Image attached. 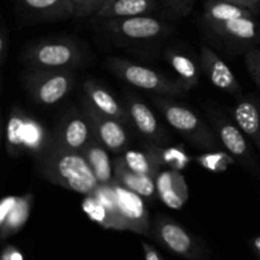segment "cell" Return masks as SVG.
<instances>
[{
	"instance_id": "52a82bcc",
	"label": "cell",
	"mask_w": 260,
	"mask_h": 260,
	"mask_svg": "<svg viewBox=\"0 0 260 260\" xmlns=\"http://www.w3.org/2000/svg\"><path fill=\"white\" fill-rule=\"evenodd\" d=\"M155 240L175 255L187 260H203L205 250L197 239L168 216H159L152 230Z\"/></svg>"
},
{
	"instance_id": "ffe728a7",
	"label": "cell",
	"mask_w": 260,
	"mask_h": 260,
	"mask_svg": "<svg viewBox=\"0 0 260 260\" xmlns=\"http://www.w3.org/2000/svg\"><path fill=\"white\" fill-rule=\"evenodd\" d=\"M25 13L42 20L66 19L73 15L71 0H18Z\"/></svg>"
},
{
	"instance_id": "7a4b0ae2",
	"label": "cell",
	"mask_w": 260,
	"mask_h": 260,
	"mask_svg": "<svg viewBox=\"0 0 260 260\" xmlns=\"http://www.w3.org/2000/svg\"><path fill=\"white\" fill-rule=\"evenodd\" d=\"M152 102L160 109L170 127L187 137L197 147L207 151H218L223 149L215 129L208 126L192 109L177 103L169 96L156 95L152 98Z\"/></svg>"
},
{
	"instance_id": "4fadbf2b",
	"label": "cell",
	"mask_w": 260,
	"mask_h": 260,
	"mask_svg": "<svg viewBox=\"0 0 260 260\" xmlns=\"http://www.w3.org/2000/svg\"><path fill=\"white\" fill-rule=\"evenodd\" d=\"M33 196H9L0 205V231L2 238L8 239L23 229L32 210Z\"/></svg>"
},
{
	"instance_id": "8fae6325",
	"label": "cell",
	"mask_w": 260,
	"mask_h": 260,
	"mask_svg": "<svg viewBox=\"0 0 260 260\" xmlns=\"http://www.w3.org/2000/svg\"><path fill=\"white\" fill-rule=\"evenodd\" d=\"M52 140L66 149L83 152L89 142L94 139L90 122L81 113H68L58 121L55 131L51 135Z\"/></svg>"
},
{
	"instance_id": "5bb4252c",
	"label": "cell",
	"mask_w": 260,
	"mask_h": 260,
	"mask_svg": "<svg viewBox=\"0 0 260 260\" xmlns=\"http://www.w3.org/2000/svg\"><path fill=\"white\" fill-rule=\"evenodd\" d=\"M200 58L203 73L206 74L212 85L225 93L233 94V95L241 94V86L235 74L212 48L208 46H203L201 48Z\"/></svg>"
},
{
	"instance_id": "4dcf8cb0",
	"label": "cell",
	"mask_w": 260,
	"mask_h": 260,
	"mask_svg": "<svg viewBox=\"0 0 260 260\" xmlns=\"http://www.w3.org/2000/svg\"><path fill=\"white\" fill-rule=\"evenodd\" d=\"M245 63L254 83L260 89V50L251 48L245 53Z\"/></svg>"
},
{
	"instance_id": "4316f807",
	"label": "cell",
	"mask_w": 260,
	"mask_h": 260,
	"mask_svg": "<svg viewBox=\"0 0 260 260\" xmlns=\"http://www.w3.org/2000/svg\"><path fill=\"white\" fill-rule=\"evenodd\" d=\"M122 157L129 169L140 173V174L151 175V177L156 178L157 173L162 169L154 154L147 149H145L144 151L129 150Z\"/></svg>"
},
{
	"instance_id": "7c38bea8",
	"label": "cell",
	"mask_w": 260,
	"mask_h": 260,
	"mask_svg": "<svg viewBox=\"0 0 260 260\" xmlns=\"http://www.w3.org/2000/svg\"><path fill=\"white\" fill-rule=\"evenodd\" d=\"M126 109L128 112L131 123L137 129L145 144L162 146L168 141V135L156 116L146 103L135 95L126 96Z\"/></svg>"
},
{
	"instance_id": "5b68a950",
	"label": "cell",
	"mask_w": 260,
	"mask_h": 260,
	"mask_svg": "<svg viewBox=\"0 0 260 260\" xmlns=\"http://www.w3.org/2000/svg\"><path fill=\"white\" fill-rule=\"evenodd\" d=\"M23 83L33 101L42 106H53L73 90L75 78L71 70L29 69L23 76Z\"/></svg>"
},
{
	"instance_id": "ba28073f",
	"label": "cell",
	"mask_w": 260,
	"mask_h": 260,
	"mask_svg": "<svg viewBox=\"0 0 260 260\" xmlns=\"http://www.w3.org/2000/svg\"><path fill=\"white\" fill-rule=\"evenodd\" d=\"M81 112L85 114L93 128L95 139L111 152H122L128 146L126 124L106 116L90 103L86 96L81 102Z\"/></svg>"
},
{
	"instance_id": "44dd1931",
	"label": "cell",
	"mask_w": 260,
	"mask_h": 260,
	"mask_svg": "<svg viewBox=\"0 0 260 260\" xmlns=\"http://www.w3.org/2000/svg\"><path fill=\"white\" fill-rule=\"evenodd\" d=\"M157 7L156 0H109L96 15L101 19H117L146 15Z\"/></svg>"
},
{
	"instance_id": "7402d4cb",
	"label": "cell",
	"mask_w": 260,
	"mask_h": 260,
	"mask_svg": "<svg viewBox=\"0 0 260 260\" xmlns=\"http://www.w3.org/2000/svg\"><path fill=\"white\" fill-rule=\"evenodd\" d=\"M83 154L88 160L99 184H111L114 182L113 162L109 157L108 150L95 139V136L89 142Z\"/></svg>"
},
{
	"instance_id": "f35d334b",
	"label": "cell",
	"mask_w": 260,
	"mask_h": 260,
	"mask_svg": "<svg viewBox=\"0 0 260 260\" xmlns=\"http://www.w3.org/2000/svg\"><path fill=\"white\" fill-rule=\"evenodd\" d=\"M206 2H207V0H206Z\"/></svg>"
},
{
	"instance_id": "9a60e30c",
	"label": "cell",
	"mask_w": 260,
	"mask_h": 260,
	"mask_svg": "<svg viewBox=\"0 0 260 260\" xmlns=\"http://www.w3.org/2000/svg\"><path fill=\"white\" fill-rule=\"evenodd\" d=\"M156 192L159 200L172 210H180L189 198L187 182L180 170L161 169L157 173Z\"/></svg>"
},
{
	"instance_id": "484cf974",
	"label": "cell",
	"mask_w": 260,
	"mask_h": 260,
	"mask_svg": "<svg viewBox=\"0 0 260 260\" xmlns=\"http://www.w3.org/2000/svg\"><path fill=\"white\" fill-rule=\"evenodd\" d=\"M28 119L20 111H13L7 124V150L9 155H19L25 147Z\"/></svg>"
},
{
	"instance_id": "f1b7e54d",
	"label": "cell",
	"mask_w": 260,
	"mask_h": 260,
	"mask_svg": "<svg viewBox=\"0 0 260 260\" xmlns=\"http://www.w3.org/2000/svg\"><path fill=\"white\" fill-rule=\"evenodd\" d=\"M233 160L234 157L228 152L211 151L210 154H205L197 157V161L211 172H223L228 168V165L233 162Z\"/></svg>"
},
{
	"instance_id": "ab89813d",
	"label": "cell",
	"mask_w": 260,
	"mask_h": 260,
	"mask_svg": "<svg viewBox=\"0 0 260 260\" xmlns=\"http://www.w3.org/2000/svg\"><path fill=\"white\" fill-rule=\"evenodd\" d=\"M259 7H260V5H259Z\"/></svg>"
},
{
	"instance_id": "3957f363",
	"label": "cell",
	"mask_w": 260,
	"mask_h": 260,
	"mask_svg": "<svg viewBox=\"0 0 260 260\" xmlns=\"http://www.w3.org/2000/svg\"><path fill=\"white\" fill-rule=\"evenodd\" d=\"M108 66L112 73L116 74L121 80L135 88L151 91L156 95L179 96L185 91L177 80L168 78L147 66L122 60L119 57L109 58Z\"/></svg>"
},
{
	"instance_id": "2e32d148",
	"label": "cell",
	"mask_w": 260,
	"mask_h": 260,
	"mask_svg": "<svg viewBox=\"0 0 260 260\" xmlns=\"http://www.w3.org/2000/svg\"><path fill=\"white\" fill-rule=\"evenodd\" d=\"M235 123L260 154V104L253 95L243 96L231 109Z\"/></svg>"
},
{
	"instance_id": "30bf717a",
	"label": "cell",
	"mask_w": 260,
	"mask_h": 260,
	"mask_svg": "<svg viewBox=\"0 0 260 260\" xmlns=\"http://www.w3.org/2000/svg\"><path fill=\"white\" fill-rule=\"evenodd\" d=\"M114 189L117 194L119 217L126 231H131L139 235H149L151 225H150L149 211L144 197L118 184L116 180H114Z\"/></svg>"
},
{
	"instance_id": "1f68e13d",
	"label": "cell",
	"mask_w": 260,
	"mask_h": 260,
	"mask_svg": "<svg viewBox=\"0 0 260 260\" xmlns=\"http://www.w3.org/2000/svg\"><path fill=\"white\" fill-rule=\"evenodd\" d=\"M168 10L177 17H184L192 10L197 0H161Z\"/></svg>"
},
{
	"instance_id": "d4e9b609",
	"label": "cell",
	"mask_w": 260,
	"mask_h": 260,
	"mask_svg": "<svg viewBox=\"0 0 260 260\" xmlns=\"http://www.w3.org/2000/svg\"><path fill=\"white\" fill-rule=\"evenodd\" d=\"M81 208L93 222L98 223L102 228L109 229V230L126 231L121 217L116 213L111 212L102 203H99L93 194L85 196L83 203H81Z\"/></svg>"
},
{
	"instance_id": "e0dca14e",
	"label": "cell",
	"mask_w": 260,
	"mask_h": 260,
	"mask_svg": "<svg viewBox=\"0 0 260 260\" xmlns=\"http://www.w3.org/2000/svg\"><path fill=\"white\" fill-rule=\"evenodd\" d=\"M213 33L222 37V40L239 45H250L260 38V27L254 17L236 18L228 22L207 25Z\"/></svg>"
},
{
	"instance_id": "ac0fdd59",
	"label": "cell",
	"mask_w": 260,
	"mask_h": 260,
	"mask_svg": "<svg viewBox=\"0 0 260 260\" xmlns=\"http://www.w3.org/2000/svg\"><path fill=\"white\" fill-rule=\"evenodd\" d=\"M84 93H85L86 98L90 101V103L102 113L122 122L126 126L131 123L126 107L122 106L101 84L94 80H86L84 83Z\"/></svg>"
},
{
	"instance_id": "d6986e66",
	"label": "cell",
	"mask_w": 260,
	"mask_h": 260,
	"mask_svg": "<svg viewBox=\"0 0 260 260\" xmlns=\"http://www.w3.org/2000/svg\"><path fill=\"white\" fill-rule=\"evenodd\" d=\"M114 180L127 189L137 193L144 198H152L157 196L156 182L151 175L140 174L127 167L123 157H117L113 161Z\"/></svg>"
},
{
	"instance_id": "836d02e7",
	"label": "cell",
	"mask_w": 260,
	"mask_h": 260,
	"mask_svg": "<svg viewBox=\"0 0 260 260\" xmlns=\"http://www.w3.org/2000/svg\"><path fill=\"white\" fill-rule=\"evenodd\" d=\"M142 250H144L145 260H165L161 254L156 250L152 245L147 243H142Z\"/></svg>"
},
{
	"instance_id": "f546056e",
	"label": "cell",
	"mask_w": 260,
	"mask_h": 260,
	"mask_svg": "<svg viewBox=\"0 0 260 260\" xmlns=\"http://www.w3.org/2000/svg\"><path fill=\"white\" fill-rule=\"evenodd\" d=\"M104 5L106 0H71L73 15L76 18L96 17Z\"/></svg>"
},
{
	"instance_id": "8992f818",
	"label": "cell",
	"mask_w": 260,
	"mask_h": 260,
	"mask_svg": "<svg viewBox=\"0 0 260 260\" xmlns=\"http://www.w3.org/2000/svg\"><path fill=\"white\" fill-rule=\"evenodd\" d=\"M207 116L225 151L230 154L241 167L246 168L249 172L256 173L258 162L249 146L248 137L244 135L235 121H230L216 109H208Z\"/></svg>"
},
{
	"instance_id": "8d00e7d4",
	"label": "cell",
	"mask_w": 260,
	"mask_h": 260,
	"mask_svg": "<svg viewBox=\"0 0 260 260\" xmlns=\"http://www.w3.org/2000/svg\"><path fill=\"white\" fill-rule=\"evenodd\" d=\"M250 246H251V249H253L254 253H255V255L260 259V235L251 239Z\"/></svg>"
},
{
	"instance_id": "74e56055",
	"label": "cell",
	"mask_w": 260,
	"mask_h": 260,
	"mask_svg": "<svg viewBox=\"0 0 260 260\" xmlns=\"http://www.w3.org/2000/svg\"><path fill=\"white\" fill-rule=\"evenodd\" d=\"M109 2V0H106V4H107V3H108Z\"/></svg>"
},
{
	"instance_id": "83f0119b",
	"label": "cell",
	"mask_w": 260,
	"mask_h": 260,
	"mask_svg": "<svg viewBox=\"0 0 260 260\" xmlns=\"http://www.w3.org/2000/svg\"><path fill=\"white\" fill-rule=\"evenodd\" d=\"M145 149H147L154 154V156L156 157L161 168L168 167L169 169L182 172L185 165L189 162V157L185 155L183 150L178 149V147H164V145L157 146V145L145 144Z\"/></svg>"
},
{
	"instance_id": "cb8c5ba5",
	"label": "cell",
	"mask_w": 260,
	"mask_h": 260,
	"mask_svg": "<svg viewBox=\"0 0 260 260\" xmlns=\"http://www.w3.org/2000/svg\"><path fill=\"white\" fill-rule=\"evenodd\" d=\"M167 60L177 76L175 80L185 89V91L197 85L200 81V71L189 56L179 51L168 50Z\"/></svg>"
},
{
	"instance_id": "9c48e42d",
	"label": "cell",
	"mask_w": 260,
	"mask_h": 260,
	"mask_svg": "<svg viewBox=\"0 0 260 260\" xmlns=\"http://www.w3.org/2000/svg\"><path fill=\"white\" fill-rule=\"evenodd\" d=\"M104 28L121 40L127 41H152L168 30V25L162 20L149 14L104 19Z\"/></svg>"
},
{
	"instance_id": "603a6c76",
	"label": "cell",
	"mask_w": 260,
	"mask_h": 260,
	"mask_svg": "<svg viewBox=\"0 0 260 260\" xmlns=\"http://www.w3.org/2000/svg\"><path fill=\"white\" fill-rule=\"evenodd\" d=\"M254 13L255 9L230 0H207L205 3V22L207 25L228 22L236 18L254 17Z\"/></svg>"
},
{
	"instance_id": "277c9868",
	"label": "cell",
	"mask_w": 260,
	"mask_h": 260,
	"mask_svg": "<svg viewBox=\"0 0 260 260\" xmlns=\"http://www.w3.org/2000/svg\"><path fill=\"white\" fill-rule=\"evenodd\" d=\"M29 69L41 70H73L80 63L81 52L74 41L55 38L30 46L22 56Z\"/></svg>"
},
{
	"instance_id": "d590c367",
	"label": "cell",
	"mask_w": 260,
	"mask_h": 260,
	"mask_svg": "<svg viewBox=\"0 0 260 260\" xmlns=\"http://www.w3.org/2000/svg\"><path fill=\"white\" fill-rule=\"evenodd\" d=\"M230 2L238 3V4L251 8V9H256L260 5V0H230Z\"/></svg>"
},
{
	"instance_id": "e575fe53",
	"label": "cell",
	"mask_w": 260,
	"mask_h": 260,
	"mask_svg": "<svg viewBox=\"0 0 260 260\" xmlns=\"http://www.w3.org/2000/svg\"><path fill=\"white\" fill-rule=\"evenodd\" d=\"M2 260H23V255L15 246L8 245L3 250Z\"/></svg>"
},
{
	"instance_id": "6da1fadb",
	"label": "cell",
	"mask_w": 260,
	"mask_h": 260,
	"mask_svg": "<svg viewBox=\"0 0 260 260\" xmlns=\"http://www.w3.org/2000/svg\"><path fill=\"white\" fill-rule=\"evenodd\" d=\"M36 169L47 182L79 194H93L99 185L83 152L66 149L52 137L36 154Z\"/></svg>"
},
{
	"instance_id": "d6a6232c",
	"label": "cell",
	"mask_w": 260,
	"mask_h": 260,
	"mask_svg": "<svg viewBox=\"0 0 260 260\" xmlns=\"http://www.w3.org/2000/svg\"><path fill=\"white\" fill-rule=\"evenodd\" d=\"M10 41H9V33H8L7 27L3 24L2 33H0V62L2 66H4L5 60L8 56V48H9Z\"/></svg>"
}]
</instances>
